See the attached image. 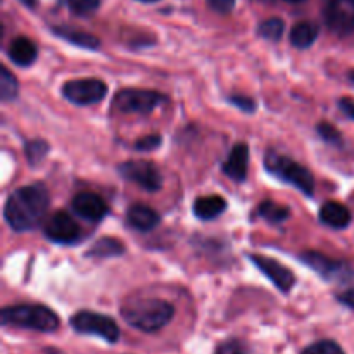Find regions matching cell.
I'll list each match as a JSON object with an SVG mask.
<instances>
[{
	"label": "cell",
	"mask_w": 354,
	"mask_h": 354,
	"mask_svg": "<svg viewBox=\"0 0 354 354\" xmlns=\"http://www.w3.org/2000/svg\"><path fill=\"white\" fill-rule=\"evenodd\" d=\"M50 196L41 183L24 185L14 190L3 206V218L14 232H30L45 218Z\"/></svg>",
	"instance_id": "cell-1"
},
{
	"label": "cell",
	"mask_w": 354,
	"mask_h": 354,
	"mask_svg": "<svg viewBox=\"0 0 354 354\" xmlns=\"http://www.w3.org/2000/svg\"><path fill=\"white\" fill-rule=\"evenodd\" d=\"M121 317L130 327L142 332H158L175 317V308L165 299H131L121 306Z\"/></svg>",
	"instance_id": "cell-2"
},
{
	"label": "cell",
	"mask_w": 354,
	"mask_h": 354,
	"mask_svg": "<svg viewBox=\"0 0 354 354\" xmlns=\"http://www.w3.org/2000/svg\"><path fill=\"white\" fill-rule=\"evenodd\" d=\"M2 325L30 328L37 332H55L59 328V317L41 304H16L3 308L0 313Z\"/></svg>",
	"instance_id": "cell-3"
},
{
	"label": "cell",
	"mask_w": 354,
	"mask_h": 354,
	"mask_svg": "<svg viewBox=\"0 0 354 354\" xmlns=\"http://www.w3.org/2000/svg\"><path fill=\"white\" fill-rule=\"evenodd\" d=\"M265 166L273 176H277L282 182L290 183L296 187L301 194L304 196H313L315 190V178L311 171L294 159L287 158V156L277 154V152H268L265 159Z\"/></svg>",
	"instance_id": "cell-4"
},
{
	"label": "cell",
	"mask_w": 354,
	"mask_h": 354,
	"mask_svg": "<svg viewBox=\"0 0 354 354\" xmlns=\"http://www.w3.org/2000/svg\"><path fill=\"white\" fill-rule=\"evenodd\" d=\"M166 102V97L156 90L124 88L114 95L113 109L124 114H149Z\"/></svg>",
	"instance_id": "cell-5"
},
{
	"label": "cell",
	"mask_w": 354,
	"mask_h": 354,
	"mask_svg": "<svg viewBox=\"0 0 354 354\" xmlns=\"http://www.w3.org/2000/svg\"><path fill=\"white\" fill-rule=\"evenodd\" d=\"M71 327L78 334L97 335L106 342H116L120 339V327L113 318L106 315L93 313V311H78L71 318Z\"/></svg>",
	"instance_id": "cell-6"
},
{
	"label": "cell",
	"mask_w": 354,
	"mask_h": 354,
	"mask_svg": "<svg viewBox=\"0 0 354 354\" xmlns=\"http://www.w3.org/2000/svg\"><path fill=\"white\" fill-rule=\"evenodd\" d=\"M62 95L76 106H92L107 95V85L97 78L71 80L62 85Z\"/></svg>",
	"instance_id": "cell-7"
},
{
	"label": "cell",
	"mask_w": 354,
	"mask_h": 354,
	"mask_svg": "<svg viewBox=\"0 0 354 354\" xmlns=\"http://www.w3.org/2000/svg\"><path fill=\"white\" fill-rule=\"evenodd\" d=\"M44 235L55 244L71 245L82 239V228L66 211H55L45 220Z\"/></svg>",
	"instance_id": "cell-8"
},
{
	"label": "cell",
	"mask_w": 354,
	"mask_h": 354,
	"mask_svg": "<svg viewBox=\"0 0 354 354\" xmlns=\"http://www.w3.org/2000/svg\"><path fill=\"white\" fill-rule=\"evenodd\" d=\"M120 175L128 182L137 183L147 192H158L162 187V175L152 161H127L120 166Z\"/></svg>",
	"instance_id": "cell-9"
},
{
	"label": "cell",
	"mask_w": 354,
	"mask_h": 354,
	"mask_svg": "<svg viewBox=\"0 0 354 354\" xmlns=\"http://www.w3.org/2000/svg\"><path fill=\"white\" fill-rule=\"evenodd\" d=\"M301 261L310 266L313 272H317L327 282H339V280H348L353 277V270L348 263L332 259L322 252L306 251L304 254H301Z\"/></svg>",
	"instance_id": "cell-10"
},
{
	"label": "cell",
	"mask_w": 354,
	"mask_h": 354,
	"mask_svg": "<svg viewBox=\"0 0 354 354\" xmlns=\"http://www.w3.org/2000/svg\"><path fill=\"white\" fill-rule=\"evenodd\" d=\"M328 30L339 37H348L354 31V0H330L325 9Z\"/></svg>",
	"instance_id": "cell-11"
},
{
	"label": "cell",
	"mask_w": 354,
	"mask_h": 354,
	"mask_svg": "<svg viewBox=\"0 0 354 354\" xmlns=\"http://www.w3.org/2000/svg\"><path fill=\"white\" fill-rule=\"evenodd\" d=\"M249 259H251L252 265H254L256 268H258L259 272L277 287V289L282 290V292H289L294 287V283H296L294 273L290 272L287 266H283L282 263L259 254H251Z\"/></svg>",
	"instance_id": "cell-12"
},
{
	"label": "cell",
	"mask_w": 354,
	"mask_h": 354,
	"mask_svg": "<svg viewBox=\"0 0 354 354\" xmlns=\"http://www.w3.org/2000/svg\"><path fill=\"white\" fill-rule=\"evenodd\" d=\"M71 206L80 218H83L86 221H92V223H99L109 213V207H107L106 201L93 192L76 194L73 197Z\"/></svg>",
	"instance_id": "cell-13"
},
{
	"label": "cell",
	"mask_w": 354,
	"mask_h": 354,
	"mask_svg": "<svg viewBox=\"0 0 354 354\" xmlns=\"http://www.w3.org/2000/svg\"><path fill=\"white\" fill-rule=\"evenodd\" d=\"M248 168H249V147L248 144L241 142V144H235L234 149L228 154L227 161L223 162V173L234 182H244L245 176H248Z\"/></svg>",
	"instance_id": "cell-14"
},
{
	"label": "cell",
	"mask_w": 354,
	"mask_h": 354,
	"mask_svg": "<svg viewBox=\"0 0 354 354\" xmlns=\"http://www.w3.org/2000/svg\"><path fill=\"white\" fill-rule=\"evenodd\" d=\"M127 221L133 230L137 232H151L161 221V216L156 209L145 206V204H133L127 211Z\"/></svg>",
	"instance_id": "cell-15"
},
{
	"label": "cell",
	"mask_w": 354,
	"mask_h": 354,
	"mask_svg": "<svg viewBox=\"0 0 354 354\" xmlns=\"http://www.w3.org/2000/svg\"><path fill=\"white\" fill-rule=\"evenodd\" d=\"M320 221L335 230H344L351 223V211L337 201H327L320 207Z\"/></svg>",
	"instance_id": "cell-16"
},
{
	"label": "cell",
	"mask_w": 354,
	"mask_h": 354,
	"mask_svg": "<svg viewBox=\"0 0 354 354\" xmlns=\"http://www.w3.org/2000/svg\"><path fill=\"white\" fill-rule=\"evenodd\" d=\"M7 55L19 68H28L37 61L38 48L35 41H31L28 37H17L10 41Z\"/></svg>",
	"instance_id": "cell-17"
},
{
	"label": "cell",
	"mask_w": 354,
	"mask_h": 354,
	"mask_svg": "<svg viewBox=\"0 0 354 354\" xmlns=\"http://www.w3.org/2000/svg\"><path fill=\"white\" fill-rule=\"evenodd\" d=\"M192 209L194 214L199 220H214L221 213H225V209H227V201L220 196H204L194 201Z\"/></svg>",
	"instance_id": "cell-18"
},
{
	"label": "cell",
	"mask_w": 354,
	"mask_h": 354,
	"mask_svg": "<svg viewBox=\"0 0 354 354\" xmlns=\"http://www.w3.org/2000/svg\"><path fill=\"white\" fill-rule=\"evenodd\" d=\"M54 33L57 35V37H61L62 40L76 45V47L86 48V50H97V48L100 47L99 38L86 33V31L73 30V28H68V26H59V28H54Z\"/></svg>",
	"instance_id": "cell-19"
},
{
	"label": "cell",
	"mask_w": 354,
	"mask_h": 354,
	"mask_svg": "<svg viewBox=\"0 0 354 354\" xmlns=\"http://www.w3.org/2000/svg\"><path fill=\"white\" fill-rule=\"evenodd\" d=\"M318 33H320V30H318L317 24L303 21L290 30V44L296 48H308L317 41Z\"/></svg>",
	"instance_id": "cell-20"
},
{
	"label": "cell",
	"mask_w": 354,
	"mask_h": 354,
	"mask_svg": "<svg viewBox=\"0 0 354 354\" xmlns=\"http://www.w3.org/2000/svg\"><path fill=\"white\" fill-rule=\"evenodd\" d=\"M124 252V245L118 239L104 237L99 239L92 248L86 251V258H114L121 256Z\"/></svg>",
	"instance_id": "cell-21"
},
{
	"label": "cell",
	"mask_w": 354,
	"mask_h": 354,
	"mask_svg": "<svg viewBox=\"0 0 354 354\" xmlns=\"http://www.w3.org/2000/svg\"><path fill=\"white\" fill-rule=\"evenodd\" d=\"M258 214L270 223H283L290 218V209L273 201H263L258 207Z\"/></svg>",
	"instance_id": "cell-22"
},
{
	"label": "cell",
	"mask_w": 354,
	"mask_h": 354,
	"mask_svg": "<svg viewBox=\"0 0 354 354\" xmlns=\"http://www.w3.org/2000/svg\"><path fill=\"white\" fill-rule=\"evenodd\" d=\"M19 92V83H17L16 76L2 66L0 68V97L2 100H14Z\"/></svg>",
	"instance_id": "cell-23"
},
{
	"label": "cell",
	"mask_w": 354,
	"mask_h": 354,
	"mask_svg": "<svg viewBox=\"0 0 354 354\" xmlns=\"http://www.w3.org/2000/svg\"><path fill=\"white\" fill-rule=\"evenodd\" d=\"M48 151V144L45 140H30L26 145H24V154H26L28 162L31 166H38L45 158H47Z\"/></svg>",
	"instance_id": "cell-24"
},
{
	"label": "cell",
	"mask_w": 354,
	"mask_h": 354,
	"mask_svg": "<svg viewBox=\"0 0 354 354\" xmlns=\"http://www.w3.org/2000/svg\"><path fill=\"white\" fill-rule=\"evenodd\" d=\"M283 30H286V24L280 17H270V19L263 21L258 28L259 37L266 38V40H280L283 35Z\"/></svg>",
	"instance_id": "cell-25"
},
{
	"label": "cell",
	"mask_w": 354,
	"mask_h": 354,
	"mask_svg": "<svg viewBox=\"0 0 354 354\" xmlns=\"http://www.w3.org/2000/svg\"><path fill=\"white\" fill-rule=\"evenodd\" d=\"M301 354H344L341 346L334 341H320L308 346Z\"/></svg>",
	"instance_id": "cell-26"
},
{
	"label": "cell",
	"mask_w": 354,
	"mask_h": 354,
	"mask_svg": "<svg viewBox=\"0 0 354 354\" xmlns=\"http://www.w3.org/2000/svg\"><path fill=\"white\" fill-rule=\"evenodd\" d=\"M64 3L75 14H90L99 7L100 0H64Z\"/></svg>",
	"instance_id": "cell-27"
},
{
	"label": "cell",
	"mask_w": 354,
	"mask_h": 354,
	"mask_svg": "<svg viewBox=\"0 0 354 354\" xmlns=\"http://www.w3.org/2000/svg\"><path fill=\"white\" fill-rule=\"evenodd\" d=\"M317 131L318 135H320L322 140H325L327 144H332V145L341 144V133H339L337 128L332 127L330 123H318Z\"/></svg>",
	"instance_id": "cell-28"
},
{
	"label": "cell",
	"mask_w": 354,
	"mask_h": 354,
	"mask_svg": "<svg viewBox=\"0 0 354 354\" xmlns=\"http://www.w3.org/2000/svg\"><path fill=\"white\" fill-rule=\"evenodd\" d=\"M161 144H162L161 135L152 133V135H145V137H142L140 140L135 142V149H137V151H142V152H149V151H154V149H158Z\"/></svg>",
	"instance_id": "cell-29"
},
{
	"label": "cell",
	"mask_w": 354,
	"mask_h": 354,
	"mask_svg": "<svg viewBox=\"0 0 354 354\" xmlns=\"http://www.w3.org/2000/svg\"><path fill=\"white\" fill-rule=\"evenodd\" d=\"M216 354H249V349L241 341H228L218 348Z\"/></svg>",
	"instance_id": "cell-30"
},
{
	"label": "cell",
	"mask_w": 354,
	"mask_h": 354,
	"mask_svg": "<svg viewBox=\"0 0 354 354\" xmlns=\"http://www.w3.org/2000/svg\"><path fill=\"white\" fill-rule=\"evenodd\" d=\"M230 102L234 104L235 107H239V109L245 111V113H252V111L256 109L254 100L249 99V97H245V95H234V97H230Z\"/></svg>",
	"instance_id": "cell-31"
},
{
	"label": "cell",
	"mask_w": 354,
	"mask_h": 354,
	"mask_svg": "<svg viewBox=\"0 0 354 354\" xmlns=\"http://www.w3.org/2000/svg\"><path fill=\"white\" fill-rule=\"evenodd\" d=\"M237 0H207L209 7L220 14H228L235 7Z\"/></svg>",
	"instance_id": "cell-32"
},
{
	"label": "cell",
	"mask_w": 354,
	"mask_h": 354,
	"mask_svg": "<svg viewBox=\"0 0 354 354\" xmlns=\"http://www.w3.org/2000/svg\"><path fill=\"white\" fill-rule=\"evenodd\" d=\"M337 299L341 301L344 306H348V308H351V310H354V287H351V289L342 290L341 294H337Z\"/></svg>",
	"instance_id": "cell-33"
},
{
	"label": "cell",
	"mask_w": 354,
	"mask_h": 354,
	"mask_svg": "<svg viewBox=\"0 0 354 354\" xmlns=\"http://www.w3.org/2000/svg\"><path fill=\"white\" fill-rule=\"evenodd\" d=\"M339 107H341V111L346 114V116H349L354 121V100L353 99H348V97H346V99H341L339 100Z\"/></svg>",
	"instance_id": "cell-34"
},
{
	"label": "cell",
	"mask_w": 354,
	"mask_h": 354,
	"mask_svg": "<svg viewBox=\"0 0 354 354\" xmlns=\"http://www.w3.org/2000/svg\"><path fill=\"white\" fill-rule=\"evenodd\" d=\"M19 2H23L26 7H35V6H37V0H19Z\"/></svg>",
	"instance_id": "cell-35"
},
{
	"label": "cell",
	"mask_w": 354,
	"mask_h": 354,
	"mask_svg": "<svg viewBox=\"0 0 354 354\" xmlns=\"http://www.w3.org/2000/svg\"><path fill=\"white\" fill-rule=\"evenodd\" d=\"M349 80L354 83V71H349Z\"/></svg>",
	"instance_id": "cell-36"
},
{
	"label": "cell",
	"mask_w": 354,
	"mask_h": 354,
	"mask_svg": "<svg viewBox=\"0 0 354 354\" xmlns=\"http://www.w3.org/2000/svg\"><path fill=\"white\" fill-rule=\"evenodd\" d=\"M140 2H158V0H140Z\"/></svg>",
	"instance_id": "cell-37"
}]
</instances>
